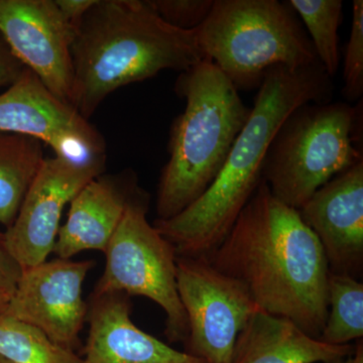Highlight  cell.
<instances>
[{"label": "cell", "mask_w": 363, "mask_h": 363, "mask_svg": "<svg viewBox=\"0 0 363 363\" xmlns=\"http://www.w3.org/2000/svg\"><path fill=\"white\" fill-rule=\"evenodd\" d=\"M0 355L13 363H81L75 350L52 342L32 326L4 316L0 318Z\"/></svg>", "instance_id": "cell-20"}, {"label": "cell", "mask_w": 363, "mask_h": 363, "mask_svg": "<svg viewBox=\"0 0 363 363\" xmlns=\"http://www.w3.org/2000/svg\"><path fill=\"white\" fill-rule=\"evenodd\" d=\"M73 106L89 121L112 92L188 70L204 60L195 30L160 18L149 0H96L76 28L72 44Z\"/></svg>", "instance_id": "cell-3"}, {"label": "cell", "mask_w": 363, "mask_h": 363, "mask_svg": "<svg viewBox=\"0 0 363 363\" xmlns=\"http://www.w3.org/2000/svg\"><path fill=\"white\" fill-rule=\"evenodd\" d=\"M352 363H363V344L362 339L355 346V352L353 354Z\"/></svg>", "instance_id": "cell-27"}, {"label": "cell", "mask_w": 363, "mask_h": 363, "mask_svg": "<svg viewBox=\"0 0 363 363\" xmlns=\"http://www.w3.org/2000/svg\"><path fill=\"white\" fill-rule=\"evenodd\" d=\"M0 131L35 138L52 147L55 156L77 164L106 161L99 131L26 67L0 94Z\"/></svg>", "instance_id": "cell-9"}, {"label": "cell", "mask_w": 363, "mask_h": 363, "mask_svg": "<svg viewBox=\"0 0 363 363\" xmlns=\"http://www.w3.org/2000/svg\"><path fill=\"white\" fill-rule=\"evenodd\" d=\"M25 66L13 56L6 42L0 37V87L11 85L23 72Z\"/></svg>", "instance_id": "cell-24"}, {"label": "cell", "mask_w": 363, "mask_h": 363, "mask_svg": "<svg viewBox=\"0 0 363 363\" xmlns=\"http://www.w3.org/2000/svg\"><path fill=\"white\" fill-rule=\"evenodd\" d=\"M175 91L186 106L169 131V161L157 191L160 220L173 218L206 192L252 111L208 59L182 72Z\"/></svg>", "instance_id": "cell-4"}, {"label": "cell", "mask_w": 363, "mask_h": 363, "mask_svg": "<svg viewBox=\"0 0 363 363\" xmlns=\"http://www.w3.org/2000/svg\"><path fill=\"white\" fill-rule=\"evenodd\" d=\"M363 161L362 99L301 105L272 138L262 180L279 201L298 210L322 186Z\"/></svg>", "instance_id": "cell-6"}, {"label": "cell", "mask_w": 363, "mask_h": 363, "mask_svg": "<svg viewBox=\"0 0 363 363\" xmlns=\"http://www.w3.org/2000/svg\"><path fill=\"white\" fill-rule=\"evenodd\" d=\"M23 269L7 247L6 235L0 233V289L13 294Z\"/></svg>", "instance_id": "cell-23"}, {"label": "cell", "mask_w": 363, "mask_h": 363, "mask_svg": "<svg viewBox=\"0 0 363 363\" xmlns=\"http://www.w3.org/2000/svg\"><path fill=\"white\" fill-rule=\"evenodd\" d=\"M0 363H13V362H9V360H7L6 358H4V357H1V355H0Z\"/></svg>", "instance_id": "cell-29"}, {"label": "cell", "mask_w": 363, "mask_h": 363, "mask_svg": "<svg viewBox=\"0 0 363 363\" xmlns=\"http://www.w3.org/2000/svg\"><path fill=\"white\" fill-rule=\"evenodd\" d=\"M150 197H133L106 250L104 274L93 293H123L154 301L166 313L169 342H185L188 320L177 286V253L147 219Z\"/></svg>", "instance_id": "cell-7"}, {"label": "cell", "mask_w": 363, "mask_h": 363, "mask_svg": "<svg viewBox=\"0 0 363 363\" xmlns=\"http://www.w3.org/2000/svg\"><path fill=\"white\" fill-rule=\"evenodd\" d=\"M194 30L204 59L238 90L259 89L274 67L295 69L319 62L288 1L214 0L209 16Z\"/></svg>", "instance_id": "cell-5"}, {"label": "cell", "mask_w": 363, "mask_h": 363, "mask_svg": "<svg viewBox=\"0 0 363 363\" xmlns=\"http://www.w3.org/2000/svg\"><path fill=\"white\" fill-rule=\"evenodd\" d=\"M162 21L183 30L201 26L213 7L214 0H149Z\"/></svg>", "instance_id": "cell-22"}, {"label": "cell", "mask_w": 363, "mask_h": 363, "mask_svg": "<svg viewBox=\"0 0 363 363\" xmlns=\"http://www.w3.org/2000/svg\"><path fill=\"white\" fill-rule=\"evenodd\" d=\"M354 352L351 344L322 342L291 320L257 309L238 334L233 363H334Z\"/></svg>", "instance_id": "cell-16"}, {"label": "cell", "mask_w": 363, "mask_h": 363, "mask_svg": "<svg viewBox=\"0 0 363 363\" xmlns=\"http://www.w3.org/2000/svg\"><path fill=\"white\" fill-rule=\"evenodd\" d=\"M332 97V78L319 62L267 72L247 123L211 186L181 213L152 223L177 257H208L220 245L264 181L267 150L286 117L301 105L327 104Z\"/></svg>", "instance_id": "cell-2"}, {"label": "cell", "mask_w": 363, "mask_h": 363, "mask_svg": "<svg viewBox=\"0 0 363 363\" xmlns=\"http://www.w3.org/2000/svg\"><path fill=\"white\" fill-rule=\"evenodd\" d=\"M177 286L188 320L185 352L205 363H233L238 334L259 309L238 279L207 257H177Z\"/></svg>", "instance_id": "cell-8"}, {"label": "cell", "mask_w": 363, "mask_h": 363, "mask_svg": "<svg viewBox=\"0 0 363 363\" xmlns=\"http://www.w3.org/2000/svg\"><path fill=\"white\" fill-rule=\"evenodd\" d=\"M342 94L348 104L358 102L363 95V1L352 4V23L346 45L343 67Z\"/></svg>", "instance_id": "cell-21"}, {"label": "cell", "mask_w": 363, "mask_h": 363, "mask_svg": "<svg viewBox=\"0 0 363 363\" xmlns=\"http://www.w3.org/2000/svg\"><path fill=\"white\" fill-rule=\"evenodd\" d=\"M130 314V298L125 294L92 293L81 363H205L145 333Z\"/></svg>", "instance_id": "cell-14"}, {"label": "cell", "mask_w": 363, "mask_h": 363, "mask_svg": "<svg viewBox=\"0 0 363 363\" xmlns=\"http://www.w3.org/2000/svg\"><path fill=\"white\" fill-rule=\"evenodd\" d=\"M140 190L133 174L100 175L86 184L70 202L68 218L60 226L52 252L63 259L85 250L104 253Z\"/></svg>", "instance_id": "cell-15"}, {"label": "cell", "mask_w": 363, "mask_h": 363, "mask_svg": "<svg viewBox=\"0 0 363 363\" xmlns=\"http://www.w3.org/2000/svg\"><path fill=\"white\" fill-rule=\"evenodd\" d=\"M308 37L311 40L318 61L329 77L333 78L340 64L339 26L342 23L341 0H289Z\"/></svg>", "instance_id": "cell-19"}, {"label": "cell", "mask_w": 363, "mask_h": 363, "mask_svg": "<svg viewBox=\"0 0 363 363\" xmlns=\"http://www.w3.org/2000/svg\"><path fill=\"white\" fill-rule=\"evenodd\" d=\"M298 211L323 248L329 272L362 279L363 161L322 186Z\"/></svg>", "instance_id": "cell-13"}, {"label": "cell", "mask_w": 363, "mask_h": 363, "mask_svg": "<svg viewBox=\"0 0 363 363\" xmlns=\"http://www.w3.org/2000/svg\"><path fill=\"white\" fill-rule=\"evenodd\" d=\"M74 35L55 0H0V37L55 96L72 106Z\"/></svg>", "instance_id": "cell-10"}, {"label": "cell", "mask_w": 363, "mask_h": 363, "mask_svg": "<svg viewBox=\"0 0 363 363\" xmlns=\"http://www.w3.org/2000/svg\"><path fill=\"white\" fill-rule=\"evenodd\" d=\"M328 314L319 336L322 342L345 345L363 337V284L346 274L329 272Z\"/></svg>", "instance_id": "cell-18"}, {"label": "cell", "mask_w": 363, "mask_h": 363, "mask_svg": "<svg viewBox=\"0 0 363 363\" xmlns=\"http://www.w3.org/2000/svg\"><path fill=\"white\" fill-rule=\"evenodd\" d=\"M60 11L74 28H77L83 16L92 7L96 0H55Z\"/></svg>", "instance_id": "cell-25"}, {"label": "cell", "mask_w": 363, "mask_h": 363, "mask_svg": "<svg viewBox=\"0 0 363 363\" xmlns=\"http://www.w3.org/2000/svg\"><path fill=\"white\" fill-rule=\"evenodd\" d=\"M44 143L0 131V223L9 228L45 160Z\"/></svg>", "instance_id": "cell-17"}, {"label": "cell", "mask_w": 363, "mask_h": 363, "mask_svg": "<svg viewBox=\"0 0 363 363\" xmlns=\"http://www.w3.org/2000/svg\"><path fill=\"white\" fill-rule=\"evenodd\" d=\"M352 357H348V358H346V359L339 360V362H336L334 363H352Z\"/></svg>", "instance_id": "cell-28"}, {"label": "cell", "mask_w": 363, "mask_h": 363, "mask_svg": "<svg viewBox=\"0 0 363 363\" xmlns=\"http://www.w3.org/2000/svg\"><path fill=\"white\" fill-rule=\"evenodd\" d=\"M104 169L105 161L77 164L45 157L13 223L4 233L7 247L23 272L47 260L56 245L64 208Z\"/></svg>", "instance_id": "cell-11"}, {"label": "cell", "mask_w": 363, "mask_h": 363, "mask_svg": "<svg viewBox=\"0 0 363 363\" xmlns=\"http://www.w3.org/2000/svg\"><path fill=\"white\" fill-rule=\"evenodd\" d=\"M207 259L240 281L260 310L319 338L328 314V262L298 210L279 201L264 181Z\"/></svg>", "instance_id": "cell-1"}, {"label": "cell", "mask_w": 363, "mask_h": 363, "mask_svg": "<svg viewBox=\"0 0 363 363\" xmlns=\"http://www.w3.org/2000/svg\"><path fill=\"white\" fill-rule=\"evenodd\" d=\"M11 296H13V294L0 289V318L6 315L9 302H11Z\"/></svg>", "instance_id": "cell-26"}, {"label": "cell", "mask_w": 363, "mask_h": 363, "mask_svg": "<svg viewBox=\"0 0 363 363\" xmlns=\"http://www.w3.org/2000/svg\"><path fill=\"white\" fill-rule=\"evenodd\" d=\"M93 260H45L21 274L4 316L44 332L52 342L75 350L87 321L82 291Z\"/></svg>", "instance_id": "cell-12"}]
</instances>
